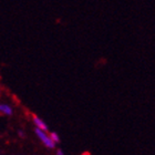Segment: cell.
<instances>
[{
    "label": "cell",
    "instance_id": "cell-3",
    "mask_svg": "<svg viewBox=\"0 0 155 155\" xmlns=\"http://www.w3.org/2000/svg\"><path fill=\"white\" fill-rule=\"evenodd\" d=\"M12 107L8 105V104H5V103H0V113L3 114V115H12Z\"/></svg>",
    "mask_w": 155,
    "mask_h": 155
},
{
    "label": "cell",
    "instance_id": "cell-1",
    "mask_svg": "<svg viewBox=\"0 0 155 155\" xmlns=\"http://www.w3.org/2000/svg\"><path fill=\"white\" fill-rule=\"evenodd\" d=\"M35 133H36V135L38 136V139L41 141L42 144H43L47 149H54L55 147V143L50 139L48 132L42 131V130L36 127V129H35Z\"/></svg>",
    "mask_w": 155,
    "mask_h": 155
},
{
    "label": "cell",
    "instance_id": "cell-6",
    "mask_svg": "<svg viewBox=\"0 0 155 155\" xmlns=\"http://www.w3.org/2000/svg\"><path fill=\"white\" fill-rule=\"evenodd\" d=\"M18 134H19V136L20 137H26V134H25V132H23V131H19V132H18Z\"/></svg>",
    "mask_w": 155,
    "mask_h": 155
},
{
    "label": "cell",
    "instance_id": "cell-5",
    "mask_svg": "<svg viewBox=\"0 0 155 155\" xmlns=\"http://www.w3.org/2000/svg\"><path fill=\"white\" fill-rule=\"evenodd\" d=\"M55 154H57V155H64V153H63V151H62V150L58 149V150H57V152H55Z\"/></svg>",
    "mask_w": 155,
    "mask_h": 155
},
{
    "label": "cell",
    "instance_id": "cell-2",
    "mask_svg": "<svg viewBox=\"0 0 155 155\" xmlns=\"http://www.w3.org/2000/svg\"><path fill=\"white\" fill-rule=\"evenodd\" d=\"M32 121H33V123H35L36 127L42 130V131L48 132V125H47L45 121H43L42 119H40L38 115H35V114H33V115H32Z\"/></svg>",
    "mask_w": 155,
    "mask_h": 155
},
{
    "label": "cell",
    "instance_id": "cell-4",
    "mask_svg": "<svg viewBox=\"0 0 155 155\" xmlns=\"http://www.w3.org/2000/svg\"><path fill=\"white\" fill-rule=\"evenodd\" d=\"M49 136H50V139H51L52 141L55 143V144H58V143L60 142V136H59L55 132L49 133Z\"/></svg>",
    "mask_w": 155,
    "mask_h": 155
}]
</instances>
